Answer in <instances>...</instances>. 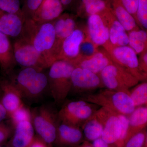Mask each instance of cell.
Here are the masks:
<instances>
[{"label":"cell","mask_w":147,"mask_h":147,"mask_svg":"<svg viewBox=\"0 0 147 147\" xmlns=\"http://www.w3.org/2000/svg\"><path fill=\"white\" fill-rule=\"evenodd\" d=\"M20 37L30 42L50 66L57 61L56 33L52 22L38 24L32 19L26 20Z\"/></svg>","instance_id":"1"},{"label":"cell","mask_w":147,"mask_h":147,"mask_svg":"<svg viewBox=\"0 0 147 147\" xmlns=\"http://www.w3.org/2000/svg\"><path fill=\"white\" fill-rule=\"evenodd\" d=\"M79 99L127 116L131 114L136 108L129 93L107 88L101 89L97 92L83 95Z\"/></svg>","instance_id":"2"},{"label":"cell","mask_w":147,"mask_h":147,"mask_svg":"<svg viewBox=\"0 0 147 147\" xmlns=\"http://www.w3.org/2000/svg\"><path fill=\"white\" fill-rule=\"evenodd\" d=\"M75 67L67 61H55L49 67L48 86L54 101L62 104L71 91V75Z\"/></svg>","instance_id":"3"},{"label":"cell","mask_w":147,"mask_h":147,"mask_svg":"<svg viewBox=\"0 0 147 147\" xmlns=\"http://www.w3.org/2000/svg\"><path fill=\"white\" fill-rule=\"evenodd\" d=\"M31 111L32 123L36 135L50 147H53L59 123L58 113L47 105H42Z\"/></svg>","instance_id":"4"},{"label":"cell","mask_w":147,"mask_h":147,"mask_svg":"<svg viewBox=\"0 0 147 147\" xmlns=\"http://www.w3.org/2000/svg\"><path fill=\"white\" fill-rule=\"evenodd\" d=\"M13 83L23 97L36 98L48 86L47 76L42 71L33 67H24L19 71Z\"/></svg>","instance_id":"5"},{"label":"cell","mask_w":147,"mask_h":147,"mask_svg":"<svg viewBox=\"0 0 147 147\" xmlns=\"http://www.w3.org/2000/svg\"><path fill=\"white\" fill-rule=\"evenodd\" d=\"M99 106L84 100L66 102L58 113L61 122L81 127L98 109Z\"/></svg>","instance_id":"6"},{"label":"cell","mask_w":147,"mask_h":147,"mask_svg":"<svg viewBox=\"0 0 147 147\" xmlns=\"http://www.w3.org/2000/svg\"><path fill=\"white\" fill-rule=\"evenodd\" d=\"M12 45L16 64L23 67H33L41 71L50 67L44 57L26 40L21 37L15 38Z\"/></svg>","instance_id":"7"},{"label":"cell","mask_w":147,"mask_h":147,"mask_svg":"<svg viewBox=\"0 0 147 147\" xmlns=\"http://www.w3.org/2000/svg\"><path fill=\"white\" fill-rule=\"evenodd\" d=\"M100 74L104 87L113 90L129 93V88L139 82L131 74L113 61L103 69Z\"/></svg>","instance_id":"8"},{"label":"cell","mask_w":147,"mask_h":147,"mask_svg":"<svg viewBox=\"0 0 147 147\" xmlns=\"http://www.w3.org/2000/svg\"><path fill=\"white\" fill-rule=\"evenodd\" d=\"M104 50L113 62L131 74L139 81H146L147 74L139 67L137 53L129 45L115 47L110 44Z\"/></svg>","instance_id":"9"},{"label":"cell","mask_w":147,"mask_h":147,"mask_svg":"<svg viewBox=\"0 0 147 147\" xmlns=\"http://www.w3.org/2000/svg\"><path fill=\"white\" fill-rule=\"evenodd\" d=\"M93 115L103 126L101 138L108 144L115 146L119 139L121 131V122L117 114L108 108L100 107Z\"/></svg>","instance_id":"10"},{"label":"cell","mask_w":147,"mask_h":147,"mask_svg":"<svg viewBox=\"0 0 147 147\" xmlns=\"http://www.w3.org/2000/svg\"><path fill=\"white\" fill-rule=\"evenodd\" d=\"M71 81L70 92L76 94H87L98 88H104L98 74L79 67H75L74 69Z\"/></svg>","instance_id":"11"},{"label":"cell","mask_w":147,"mask_h":147,"mask_svg":"<svg viewBox=\"0 0 147 147\" xmlns=\"http://www.w3.org/2000/svg\"><path fill=\"white\" fill-rule=\"evenodd\" d=\"M81 127L60 121L53 147H77L84 141Z\"/></svg>","instance_id":"12"},{"label":"cell","mask_w":147,"mask_h":147,"mask_svg":"<svg viewBox=\"0 0 147 147\" xmlns=\"http://www.w3.org/2000/svg\"><path fill=\"white\" fill-rule=\"evenodd\" d=\"M87 26L89 38L96 47L105 48L110 43L107 24L101 13L88 16Z\"/></svg>","instance_id":"13"},{"label":"cell","mask_w":147,"mask_h":147,"mask_svg":"<svg viewBox=\"0 0 147 147\" xmlns=\"http://www.w3.org/2000/svg\"><path fill=\"white\" fill-rule=\"evenodd\" d=\"M75 67L85 69L96 74L113 63L108 53L105 50H98L90 56L80 55L74 60L69 62Z\"/></svg>","instance_id":"14"},{"label":"cell","mask_w":147,"mask_h":147,"mask_svg":"<svg viewBox=\"0 0 147 147\" xmlns=\"http://www.w3.org/2000/svg\"><path fill=\"white\" fill-rule=\"evenodd\" d=\"M0 90L1 92V102L6 111L7 117L24 104L21 92L9 79H0Z\"/></svg>","instance_id":"15"},{"label":"cell","mask_w":147,"mask_h":147,"mask_svg":"<svg viewBox=\"0 0 147 147\" xmlns=\"http://www.w3.org/2000/svg\"><path fill=\"white\" fill-rule=\"evenodd\" d=\"M77 16L76 14L72 13H63L52 22L56 33L55 52L57 60L64 40L70 35L77 28L76 22Z\"/></svg>","instance_id":"16"},{"label":"cell","mask_w":147,"mask_h":147,"mask_svg":"<svg viewBox=\"0 0 147 147\" xmlns=\"http://www.w3.org/2000/svg\"><path fill=\"white\" fill-rule=\"evenodd\" d=\"M100 13L108 27L109 41L111 44L115 47L128 45L127 33L114 15L112 8L106 9Z\"/></svg>","instance_id":"17"},{"label":"cell","mask_w":147,"mask_h":147,"mask_svg":"<svg viewBox=\"0 0 147 147\" xmlns=\"http://www.w3.org/2000/svg\"><path fill=\"white\" fill-rule=\"evenodd\" d=\"M85 39L84 32L77 28L64 40L62 43L57 59L70 62L78 58L80 55V48Z\"/></svg>","instance_id":"18"},{"label":"cell","mask_w":147,"mask_h":147,"mask_svg":"<svg viewBox=\"0 0 147 147\" xmlns=\"http://www.w3.org/2000/svg\"><path fill=\"white\" fill-rule=\"evenodd\" d=\"M64 11L61 0H43L31 19L38 24L52 22L59 17Z\"/></svg>","instance_id":"19"},{"label":"cell","mask_w":147,"mask_h":147,"mask_svg":"<svg viewBox=\"0 0 147 147\" xmlns=\"http://www.w3.org/2000/svg\"><path fill=\"white\" fill-rule=\"evenodd\" d=\"M24 22L20 15L0 9V32L9 37L16 38L21 36Z\"/></svg>","instance_id":"20"},{"label":"cell","mask_w":147,"mask_h":147,"mask_svg":"<svg viewBox=\"0 0 147 147\" xmlns=\"http://www.w3.org/2000/svg\"><path fill=\"white\" fill-rule=\"evenodd\" d=\"M16 65L9 37L0 32V69L4 76L11 75Z\"/></svg>","instance_id":"21"},{"label":"cell","mask_w":147,"mask_h":147,"mask_svg":"<svg viewBox=\"0 0 147 147\" xmlns=\"http://www.w3.org/2000/svg\"><path fill=\"white\" fill-rule=\"evenodd\" d=\"M34 131L31 122L20 123L13 129L8 146L10 147H30L35 136Z\"/></svg>","instance_id":"22"},{"label":"cell","mask_w":147,"mask_h":147,"mask_svg":"<svg viewBox=\"0 0 147 147\" xmlns=\"http://www.w3.org/2000/svg\"><path fill=\"white\" fill-rule=\"evenodd\" d=\"M127 117L128 119V126L125 143L134 134L146 128L147 106L137 107L135 108L134 111Z\"/></svg>","instance_id":"23"},{"label":"cell","mask_w":147,"mask_h":147,"mask_svg":"<svg viewBox=\"0 0 147 147\" xmlns=\"http://www.w3.org/2000/svg\"><path fill=\"white\" fill-rule=\"evenodd\" d=\"M112 0H81L76 15L88 16L112 8Z\"/></svg>","instance_id":"24"},{"label":"cell","mask_w":147,"mask_h":147,"mask_svg":"<svg viewBox=\"0 0 147 147\" xmlns=\"http://www.w3.org/2000/svg\"><path fill=\"white\" fill-rule=\"evenodd\" d=\"M112 10L127 32L139 28L135 19L125 8L121 0H112Z\"/></svg>","instance_id":"25"},{"label":"cell","mask_w":147,"mask_h":147,"mask_svg":"<svg viewBox=\"0 0 147 147\" xmlns=\"http://www.w3.org/2000/svg\"><path fill=\"white\" fill-rule=\"evenodd\" d=\"M128 45L136 52L140 55L147 50V33L146 31L139 28L127 32Z\"/></svg>","instance_id":"26"},{"label":"cell","mask_w":147,"mask_h":147,"mask_svg":"<svg viewBox=\"0 0 147 147\" xmlns=\"http://www.w3.org/2000/svg\"><path fill=\"white\" fill-rule=\"evenodd\" d=\"M84 138L89 142H93L100 138L103 131L102 124L92 115L81 127Z\"/></svg>","instance_id":"27"},{"label":"cell","mask_w":147,"mask_h":147,"mask_svg":"<svg viewBox=\"0 0 147 147\" xmlns=\"http://www.w3.org/2000/svg\"><path fill=\"white\" fill-rule=\"evenodd\" d=\"M129 90V95L136 108L147 105V82L138 84Z\"/></svg>","instance_id":"28"},{"label":"cell","mask_w":147,"mask_h":147,"mask_svg":"<svg viewBox=\"0 0 147 147\" xmlns=\"http://www.w3.org/2000/svg\"><path fill=\"white\" fill-rule=\"evenodd\" d=\"M9 118L10 119V126L13 131L15 127L20 123L24 121L31 122V111L24 104L11 113Z\"/></svg>","instance_id":"29"},{"label":"cell","mask_w":147,"mask_h":147,"mask_svg":"<svg viewBox=\"0 0 147 147\" xmlns=\"http://www.w3.org/2000/svg\"><path fill=\"white\" fill-rule=\"evenodd\" d=\"M43 0H23L21 15L24 21L31 19Z\"/></svg>","instance_id":"30"},{"label":"cell","mask_w":147,"mask_h":147,"mask_svg":"<svg viewBox=\"0 0 147 147\" xmlns=\"http://www.w3.org/2000/svg\"><path fill=\"white\" fill-rule=\"evenodd\" d=\"M123 147H147V131L145 128L130 137Z\"/></svg>","instance_id":"31"},{"label":"cell","mask_w":147,"mask_h":147,"mask_svg":"<svg viewBox=\"0 0 147 147\" xmlns=\"http://www.w3.org/2000/svg\"><path fill=\"white\" fill-rule=\"evenodd\" d=\"M21 6V0H0L1 10L8 13L17 14L22 17Z\"/></svg>","instance_id":"32"},{"label":"cell","mask_w":147,"mask_h":147,"mask_svg":"<svg viewBox=\"0 0 147 147\" xmlns=\"http://www.w3.org/2000/svg\"><path fill=\"white\" fill-rule=\"evenodd\" d=\"M136 17L138 26L147 30V0H139Z\"/></svg>","instance_id":"33"},{"label":"cell","mask_w":147,"mask_h":147,"mask_svg":"<svg viewBox=\"0 0 147 147\" xmlns=\"http://www.w3.org/2000/svg\"><path fill=\"white\" fill-rule=\"evenodd\" d=\"M121 124L120 136L118 141L115 144L116 147H123L125 143L127 133L128 126V119L127 116L117 114Z\"/></svg>","instance_id":"34"},{"label":"cell","mask_w":147,"mask_h":147,"mask_svg":"<svg viewBox=\"0 0 147 147\" xmlns=\"http://www.w3.org/2000/svg\"><path fill=\"white\" fill-rule=\"evenodd\" d=\"M13 129L3 122H0V145L6 141L12 135Z\"/></svg>","instance_id":"35"},{"label":"cell","mask_w":147,"mask_h":147,"mask_svg":"<svg viewBox=\"0 0 147 147\" xmlns=\"http://www.w3.org/2000/svg\"><path fill=\"white\" fill-rule=\"evenodd\" d=\"M121 1L125 8L126 9L129 13L134 17L137 24L136 13H137L139 0H121Z\"/></svg>","instance_id":"36"},{"label":"cell","mask_w":147,"mask_h":147,"mask_svg":"<svg viewBox=\"0 0 147 147\" xmlns=\"http://www.w3.org/2000/svg\"><path fill=\"white\" fill-rule=\"evenodd\" d=\"M64 10L73 11L76 13L81 0H61Z\"/></svg>","instance_id":"37"},{"label":"cell","mask_w":147,"mask_h":147,"mask_svg":"<svg viewBox=\"0 0 147 147\" xmlns=\"http://www.w3.org/2000/svg\"><path fill=\"white\" fill-rule=\"evenodd\" d=\"M140 55L138 58L139 67L144 73L147 74V50Z\"/></svg>","instance_id":"38"},{"label":"cell","mask_w":147,"mask_h":147,"mask_svg":"<svg viewBox=\"0 0 147 147\" xmlns=\"http://www.w3.org/2000/svg\"><path fill=\"white\" fill-rule=\"evenodd\" d=\"M30 147H50L36 135L35 136L33 141Z\"/></svg>","instance_id":"39"},{"label":"cell","mask_w":147,"mask_h":147,"mask_svg":"<svg viewBox=\"0 0 147 147\" xmlns=\"http://www.w3.org/2000/svg\"><path fill=\"white\" fill-rule=\"evenodd\" d=\"M1 96V92L0 90V122L7 117L6 111L2 104Z\"/></svg>","instance_id":"40"},{"label":"cell","mask_w":147,"mask_h":147,"mask_svg":"<svg viewBox=\"0 0 147 147\" xmlns=\"http://www.w3.org/2000/svg\"><path fill=\"white\" fill-rule=\"evenodd\" d=\"M77 147H94L92 144L90 143L89 141H84L82 144Z\"/></svg>","instance_id":"41"},{"label":"cell","mask_w":147,"mask_h":147,"mask_svg":"<svg viewBox=\"0 0 147 147\" xmlns=\"http://www.w3.org/2000/svg\"><path fill=\"white\" fill-rule=\"evenodd\" d=\"M21 2H22V1H23V0H21Z\"/></svg>","instance_id":"42"},{"label":"cell","mask_w":147,"mask_h":147,"mask_svg":"<svg viewBox=\"0 0 147 147\" xmlns=\"http://www.w3.org/2000/svg\"><path fill=\"white\" fill-rule=\"evenodd\" d=\"M0 147H1V145H0Z\"/></svg>","instance_id":"43"}]
</instances>
